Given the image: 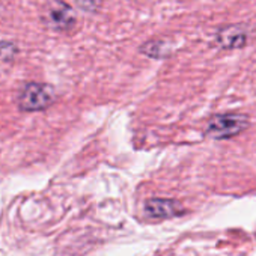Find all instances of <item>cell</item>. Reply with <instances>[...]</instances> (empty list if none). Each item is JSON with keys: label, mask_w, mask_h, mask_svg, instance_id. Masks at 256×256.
<instances>
[{"label": "cell", "mask_w": 256, "mask_h": 256, "mask_svg": "<svg viewBox=\"0 0 256 256\" xmlns=\"http://www.w3.org/2000/svg\"><path fill=\"white\" fill-rule=\"evenodd\" d=\"M56 101V92L50 84L28 83L18 94L17 104L23 112L46 110Z\"/></svg>", "instance_id": "1"}, {"label": "cell", "mask_w": 256, "mask_h": 256, "mask_svg": "<svg viewBox=\"0 0 256 256\" xmlns=\"http://www.w3.org/2000/svg\"><path fill=\"white\" fill-rule=\"evenodd\" d=\"M146 212L154 218H168L175 217L182 212L181 204L174 199H151L145 205Z\"/></svg>", "instance_id": "4"}, {"label": "cell", "mask_w": 256, "mask_h": 256, "mask_svg": "<svg viewBox=\"0 0 256 256\" xmlns=\"http://www.w3.org/2000/svg\"><path fill=\"white\" fill-rule=\"evenodd\" d=\"M248 118L241 113H224L214 116L208 126H206V136L212 139H229L235 138L240 133L248 128Z\"/></svg>", "instance_id": "2"}, {"label": "cell", "mask_w": 256, "mask_h": 256, "mask_svg": "<svg viewBox=\"0 0 256 256\" xmlns=\"http://www.w3.org/2000/svg\"><path fill=\"white\" fill-rule=\"evenodd\" d=\"M247 42V34L240 26H229L217 34V44L226 50H235L244 47Z\"/></svg>", "instance_id": "5"}, {"label": "cell", "mask_w": 256, "mask_h": 256, "mask_svg": "<svg viewBox=\"0 0 256 256\" xmlns=\"http://www.w3.org/2000/svg\"><path fill=\"white\" fill-rule=\"evenodd\" d=\"M169 50H170V47H169V44L164 42V41H151V42L144 44L142 48H140V52H142L144 54H148V56L156 58V59L164 58V56L169 53Z\"/></svg>", "instance_id": "6"}, {"label": "cell", "mask_w": 256, "mask_h": 256, "mask_svg": "<svg viewBox=\"0 0 256 256\" xmlns=\"http://www.w3.org/2000/svg\"><path fill=\"white\" fill-rule=\"evenodd\" d=\"M18 53V48L16 44L8 42V41H0V60L10 62L12 60Z\"/></svg>", "instance_id": "7"}, {"label": "cell", "mask_w": 256, "mask_h": 256, "mask_svg": "<svg viewBox=\"0 0 256 256\" xmlns=\"http://www.w3.org/2000/svg\"><path fill=\"white\" fill-rule=\"evenodd\" d=\"M46 22L56 30H70L76 26V14L62 0H52L46 11Z\"/></svg>", "instance_id": "3"}]
</instances>
